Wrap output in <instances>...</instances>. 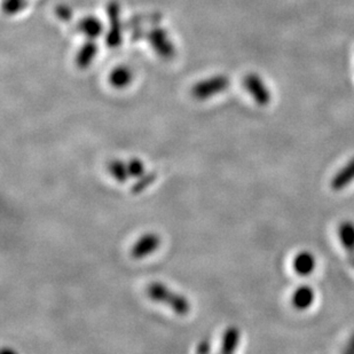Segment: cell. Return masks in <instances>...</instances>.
Returning <instances> with one entry per match:
<instances>
[{
  "label": "cell",
  "mask_w": 354,
  "mask_h": 354,
  "mask_svg": "<svg viewBox=\"0 0 354 354\" xmlns=\"http://www.w3.org/2000/svg\"><path fill=\"white\" fill-rule=\"evenodd\" d=\"M129 80H130V76L125 71H120L113 76V84L115 86L122 87L129 83Z\"/></svg>",
  "instance_id": "obj_13"
},
{
  "label": "cell",
  "mask_w": 354,
  "mask_h": 354,
  "mask_svg": "<svg viewBox=\"0 0 354 354\" xmlns=\"http://www.w3.org/2000/svg\"><path fill=\"white\" fill-rule=\"evenodd\" d=\"M160 237L155 233H146L133 244L131 256L134 259H142L153 254L160 248Z\"/></svg>",
  "instance_id": "obj_3"
},
{
  "label": "cell",
  "mask_w": 354,
  "mask_h": 354,
  "mask_svg": "<svg viewBox=\"0 0 354 354\" xmlns=\"http://www.w3.org/2000/svg\"><path fill=\"white\" fill-rule=\"evenodd\" d=\"M227 85V80L217 78V80H211L209 83L200 84L198 86L195 87L193 93L197 99H207L211 95L224 91Z\"/></svg>",
  "instance_id": "obj_7"
},
{
  "label": "cell",
  "mask_w": 354,
  "mask_h": 354,
  "mask_svg": "<svg viewBox=\"0 0 354 354\" xmlns=\"http://www.w3.org/2000/svg\"><path fill=\"white\" fill-rule=\"evenodd\" d=\"M148 297L151 301L167 305L178 315H187L191 311V304L187 298L160 282H153L146 289Z\"/></svg>",
  "instance_id": "obj_1"
},
{
  "label": "cell",
  "mask_w": 354,
  "mask_h": 354,
  "mask_svg": "<svg viewBox=\"0 0 354 354\" xmlns=\"http://www.w3.org/2000/svg\"><path fill=\"white\" fill-rule=\"evenodd\" d=\"M127 165V171L131 178H140L145 174V165L139 158H131Z\"/></svg>",
  "instance_id": "obj_12"
},
{
  "label": "cell",
  "mask_w": 354,
  "mask_h": 354,
  "mask_svg": "<svg viewBox=\"0 0 354 354\" xmlns=\"http://www.w3.org/2000/svg\"><path fill=\"white\" fill-rule=\"evenodd\" d=\"M241 339V331L239 328L232 326L228 327L223 336V343H221V353H233L239 346Z\"/></svg>",
  "instance_id": "obj_9"
},
{
  "label": "cell",
  "mask_w": 354,
  "mask_h": 354,
  "mask_svg": "<svg viewBox=\"0 0 354 354\" xmlns=\"http://www.w3.org/2000/svg\"><path fill=\"white\" fill-rule=\"evenodd\" d=\"M348 259H350V264L352 265V268H354V254H350L348 256Z\"/></svg>",
  "instance_id": "obj_16"
},
{
  "label": "cell",
  "mask_w": 354,
  "mask_h": 354,
  "mask_svg": "<svg viewBox=\"0 0 354 354\" xmlns=\"http://www.w3.org/2000/svg\"><path fill=\"white\" fill-rule=\"evenodd\" d=\"M291 305L297 311H306L315 304V292L313 288L308 284H301L295 289L291 295Z\"/></svg>",
  "instance_id": "obj_4"
},
{
  "label": "cell",
  "mask_w": 354,
  "mask_h": 354,
  "mask_svg": "<svg viewBox=\"0 0 354 354\" xmlns=\"http://www.w3.org/2000/svg\"><path fill=\"white\" fill-rule=\"evenodd\" d=\"M338 237L348 256L354 254V223L345 221L338 226Z\"/></svg>",
  "instance_id": "obj_8"
},
{
  "label": "cell",
  "mask_w": 354,
  "mask_h": 354,
  "mask_svg": "<svg viewBox=\"0 0 354 354\" xmlns=\"http://www.w3.org/2000/svg\"><path fill=\"white\" fill-rule=\"evenodd\" d=\"M156 179H158V172H148L147 174L141 176L140 178H138L136 184L131 187V194H141V193L146 191L151 185L154 184Z\"/></svg>",
  "instance_id": "obj_11"
},
{
  "label": "cell",
  "mask_w": 354,
  "mask_h": 354,
  "mask_svg": "<svg viewBox=\"0 0 354 354\" xmlns=\"http://www.w3.org/2000/svg\"><path fill=\"white\" fill-rule=\"evenodd\" d=\"M345 352H348V353H354V334L352 335V337L350 338V341H348V348H346Z\"/></svg>",
  "instance_id": "obj_15"
},
{
  "label": "cell",
  "mask_w": 354,
  "mask_h": 354,
  "mask_svg": "<svg viewBox=\"0 0 354 354\" xmlns=\"http://www.w3.org/2000/svg\"><path fill=\"white\" fill-rule=\"evenodd\" d=\"M244 87L259 106H268L272 101V92L259 75L250 74L244 78Z\"/></svg>",
  "instance_id": "obj_2"
},
{
  "label": "cell",
  "mask_w": 354,
  "mask_h": 354,
  "mask_svg": "<svg viewBox=\"0 0 354 354\" xmlns=\"http://www.w3.org/2000/svg\"><path fill=\"white\" fill-rule=\"evenodd\" d=\"M354 183V158L348 160L341 170L337 171L333 179L330 186L334 191H343Z\"/></svg>",
  "instance_id": "obj_6"
},
{
  "label": "cell",
  "mask_w": 354,
  "mask_h": 354,
  "mask_svg": "<svg viewBox=\"0 0 354 354\" xmlns=\"http://www.w3.org/2000/svg\"><path fill=\"white\" fill-rule=\"evenodd\" d=\"M197 352L198 353H207L210 351V344L207 341H202L200 344L197 345Z\"/></svg>",
  "instance_id": "obj_14"
},
{
  "label": "cell",
  "mask_w": 354,
  "mask_h": 354,
  "mask_svg": "<svg viewBox=\"0 0 354 354\" xmlns=\"http://www.w3.org/2000/svg\"><path fill=\"white\" fill-rule=\"evenodd\" d=\"M292 268L299 277H310L317 268V258L310 251H301L295 256Z\"/></svg>",
  "instance_id": "obj_5"
},
{
  "label": "cell",
  "mask_w": 354,
  "mask_h": 354,
  "mask_svg": "<svg viewBox=\"0 0 354 354\" xmlns=\"http://www.w3.org/2000/svg\"><path fill=\"white\" fill-rule=\"evenodd\" d=\"M107 170L120 184H125L129 178H131L127 171V165L123 163V160H111L107 164Z\"/></svg>",
  "instance_id": "obj_10"
}]
</instances>
